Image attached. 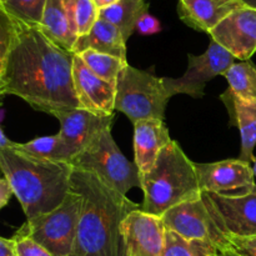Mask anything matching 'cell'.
<instances>
[{"label":"cell","mask_w":256,"mask_h":256,"mask_svg":"<svg viewBox=\"0 0 256 256\" xmlns=\"http://www.w3.org/2000/svg\"><path fill=\"white\" fill-rule=\"evenodd\" d=\"M75 54L50 40L39 28L19 22L2 82L32 109L55 116L79 108L72 82Z\"/></svg>","instance_id":"cell-1"},{"label":"cell","mask_w":256,"mask_h":256,"mask_svg":"<svg viewBox=\"0 0 256 256\" xmlns=\"http://www.w3.org/2000/svg\"><path fill=\"white\" fill-rule=\"evenodd\" d=\"M70 190L82 196V206L72 256H129L122 222L138 204L108 186L92 172L72 168Z\"/></svg>","instance_id":"cell-2"},{"label":"cell","mask_w":256,"mask_h":256,"mask_svg":"<svg viewBox=\"0 0 256 256\" xmlns=\"http://www.w3.org/2000/svg\"><path fill=\"white\" fill-rule=\"evenodd\" d=\"M0 170L28 220L56 209L70 192V162L38 159L10 148L0 149Z\"/></svg>","instance_id":"cell-3"},{"label":"cell","mask_w":256,"mask_h":256,"mask_svg":"<svg viewBox=\"0 0 256 256\" xmlns=\"http://www.w3.org/2000/svg\"><path fill=\"white\" fill-rule=\"evenodd\" d=\"M142 212L162 218L172 208L202 198L195 164L172 140L160 152L152 170L140 174Z\"/></svg>","instance_id":"cell-4"},{"label":"cell","mask_w":256,"mask_h":256,"mask_svg":"<svg viewBox=\"0 0 256 256\" xmlns=\"http://www.w3.org/2000/svg\"><path fill=\"white\" fill-rule=\"evenodd\" d=\"M115 88V110L132 124L148 119L164 120L168 102L174 96L168 78L129 64L119 74Z\"/></svg>","instance_id":"cell-5"},{"label":"cell","mask_w":256,"mask_h":256,"mask_svg":"<svg viewBox=\"0 0 256 256\" xmlns=\"http://www.w3.org/2000/svg\"><path fill=\"white\" fill-rule=\"evenodd\" d=\"M70 164L75 169L92 172L108 186L122 195H126L130 190L142 185L139 169L119 149L112 135V128L102 132Z\"/></svg>","instance_id":"cell-6"},{"label":"cell","mask_w":256,"mask_h":256,"mask_svg":"<svg viewBox=\"0 0 256 256\" xmlns=\"http://www.w3.org/2000/svg\"><path fill=\"white\" fill-rule=\"evenodd\" d=\"M82 206V196L70 190L56 209L26 220L19 232L34 239L54 256H72Z\"/></svg>","instance_id":"cell-7"},{"label":"cell","mask_w":256,"mask_h":256,"mask_svg":"<svg viewBox=\"0 0 256 256\" xmlns=\"http://www.w3.org/2000/svg\"><path fill=\"white\" fill-rule=\"evenodd\" d=\"M202 198L222 234L256 235V185L242 194L202 192Z\"/></svg>","instance_id":"cell-8"},{"label":"cell","mask_w":256,"mask_h":256,"mask_svg":"<svg viewBox=\"0 0 256 256\" xmlns=\"http://www.w3.org/2000/svg\"><path fill=\"white\" fill-rule=\"evenodd\" d=\"M235 58L218 42H210L202 55H188V69L182 78H168L174 95L186 94L195 99L204 96L205 85L234 64Z\"/></svg>","instance_id":"cell-9"},{"label":"cell","mask_w":256,"mask_h":256,"mask_svg":"<svg viewBox=\"0 0 256 256\" xmlns=\"http://www.w3.org/2000/svg\"><path fill=\"white\" fill-rule=\"evenodd\" d=\"M209 35L235 59L248 62L256 52V9L239 5Z\"/></svg>","instance_id":"cell-10"},{"label":"cell","mask_w":256,"mask_h":256,"mask_svg":"<svg viewBox=\"0 0 256 256\" xmlns=\"http://www.w3.org/2000/svg\"><path fill=\"white\" fill-rule=\"evenodd\" d=\"M202 192L242 194L255 186V175L250 162L226 159L216 162H194Z\"/></svg>","instance_id":"cell-11"},{"label":"cell","mask_w":256,"mask_h":256,"mask_svg":"<svg viewBox=\"0 0 256 256\" xmlns=\"http://www.w3.org/2000/svg\"><path fill=\"white\" fill-rule=\"evenodd\" d=\"M165 228L188 240H199L215 245L225 236L208 212L202 198L182 202L162 216Z\"/></svg>","instance_id":"cell-12"},{"label":"cell","mask_w":256,"mask_h":256,"mask_svg":"<svg viewBox=\"0 0 256 256\" xmlns=\"http://www.w3.org/2000/svg\"><path fill=\"white\" fill-rule=\"evenodd\" d=\"M165 228L162 218L136 209L122 222V232L129 256H162Z\"/></svg>","instance_id":"cell-13"},{"label":"cell","mask_w":256,"mask_h":256,"mask_svg":"<svg viewBox=\"0 0 256 256\" xmlns=\"http://www.w3.org/2000/svg\"><path fill=\"white\" fill-rule=\"evenodd\" d=\"M55 118L60 122L59 135L66 145L72 160L96 140L102 132L110 129L114 120V115L102 116L80 108L59 112Z\"/></svg>","instance_id":"cell-14"},{"label":"cell","mask_w":256,"mask_h":256,"mask_svg":"<svg viewBox=\"0 0 256 256\" xmlns=\"http://www.w3.org/2000/svg\"><path fill=\"white\" fill-rule=\"evenodd\" d=\"M72 82L80 109L89 110L102 116L114 115L115 85L96 76L76 54L72 62Z\"/></svg>","instance_id":"cell-15"},{"label":"cell","mask_w":256,"mask_h":256,"mask_svg":"<svg viewBox=\"0 0 256 256\" xmlns=\"http://www.w3.org/2000/svg\"><path fill=\"white\" fill-rule=\"evenodd\" d=\"M164 120L148 119L134 124V162L140 174L150 172L160 152L172 142Z\"/></svg>","instance_id":"cell-16"},{"label":"cell","mask_w":256,"mask_h":256,"mask_svg":"<svg viewBox=\"0 0 256 256\" xmlns=\"http://www.w3.org/2000/svg\"><path fill=\"white\" fill-rule=\"evenodd\" d=\"M226 106L230 116V124L239 128L242 135V152L239 159L246 162H254V149L256 146V102L236 96L230 89L220 96Z\"/></svg>","instance_id":"cell-17"},{"label":"cell","mask_w":256,"mask_h":256,"mask_svg":"<svg viewBox=\"0 0 256 256\" xmlns=\"http://www.w3.org/2000/svg\"><path fill=\"white\" fill-rule=\"evenodd\" d=\"M239 5V2L224 4L220 0H179L178 14L188 26L209 34Z\"/></svg>","instance_id":"cell-18"},{"label":"cell","mask_w":256,"mask_h":256,"mask_svg":"<svg viewBox=\"0 0 256 256\" xmlns=\"http://www.w3.org/2000/svg\"><path fill=\"white\" fill-rule=\"evenodd\" d=\"M84 50H94L126 60V40L122 36V32L100 18L89 34L78 38L72 52L79 54Z\"/></svg>","instance_id":"cell-19"},{"label":"cell","mask_w":256,"mask_h":256,"mask_svg":"<svg viewBox=\"0 0 256 256\" xmlns=\"http://www.w3.org/2000/svg\"><path fill=\"white\" fill-rule=\"evenodd\" d=\"M39 29L64 49L72 52L78 36L70 22L68 0H46Z\"/></svg>","instance_id":"cell-20"},{"label":"cell","mask_w":256,"mask_h":256,"mask_svg":"<svg viewBox=\"0 0 256 256\" xmlns=\"http://www.w3.org/2000/svg\"><path fill=\"white\" fill-rule=\"evenodd\" d=\"M146 12L149 4L145 0H119L116 4L100 10L99 18L116 26L128 40L135 32L138 20Z\"/></svg>","instance_id":"cell-21"},{"label":"cell","mask_w":256,"mask_h":256,"mask_svg":"<svg viewBox=\"0 0 256 256\" xmlns=\"http://www.w3.org/2000/svg\"><path fill=\"white\" fill-rule=\"evenodd\" d=\"M12 149L44 160L54 162H72V155L60 138L59 132L49 136H40L28 142H14Z\"/></svg>","instance_id":"cell-22"},{"label":"cell","mask_w":256,"mask_h":256,"mask_svg":"<svg viewBox=\"0 0 256 256\" xmlns=\"http://www.w3.org/2000/svg\"><path fill=\"white\" fill-rule=\"evenodd\" d=\"M222 76L236 96L256 102V65L250 60L232 64Z\"/></svg>","instance_id":"cell-23"},{"label":"cell","mask_w":256,"mask_h":256,"mask_svg":"<svg viewBox=\"0 0 256 256\" xmlns=\"http://www.w3.org/2000/svg\"><path fill=\"white\" fill-rule=\"evenodd\" d=\"M76 55H79L82 62L96 76L102 78V80L112 82L114 85H116L118 78H119L122 70L129 64L128 60L120 59V58L112 56L109 54L94 52V50H84Z\"/></svg>","instance_id":"cell-24"},{"label":"cell","mask_w":256,"mask_h":256,"mask_svg":"<svg viewBox=\"0 0 256 256\" xmlns=\"http://www.w3.org/2000/svg\"><path fill=\"white\" fill-rule=\"evenodd\" d=\"M70 22L78 38L89 34L99 19V12L94 0H68Z\"/></svg>","instance_id":"cell-25"},{"label":"cell","mask_w":256,"mask_h":256,"mask_svg":"<svg viewBox=\"0 0 256 256\" xmlns=\"http://www.w3.org/2000/svg\"><path fill=\"white\" fill-rule=\"evenodd\" d=\"M2 5L8 14L18 22L26 26L39 28L46 0H6Z\"/></svg>","instance_id":"cell-26"},{"label":"cell","mask_w":256,"mask_h":256,"mask_svg":"<svg viewBox=\"0 0 256 256\" xmlns=\"http://www.w3.org/2000/svg\"><path fill=\"white\" fill-rule=\"evenodd\" d=\"M212 245L199 240H188L172 230L165 232L162 256H209Z\"/></svg>","instance_id":"cell-27"},{"label":"cell","mask_w":256,"mask_h":256,"mask_svg":"<svg viewBox=\"0 0 256 256\" xmlns=\"http://www.w3.org/2000/svg\"><path fill=\"white\" fill-rule=\"evenodd\" d=\"M209 256H256V235H225L218 244L212 245Z\"/></svg>","instance_id":"cell-28"},{"label":"cell","mask_w":256,"mask_h":256,"mask_svg":"<svg viewBox=\"0 0 256 256\" xmlns=\"http://www.w3.org/2000/svg\"><path fill=\"white\" fill-rule=\"evenodd\" d=\"M19 32V22L12 19L0 4V80L5 64Z\"/></svg>","instance_id":"cell-29"},{"label":"cell","mask_w":256,"mask_h":256,"mask_svg":"<svg viewBox=\"0 0 256 256\" xmlns=\"http://www.w3.org/2000/svg\"><path fill=\"white\" fill-rule=\"evenodd\" d=\"M12 239L14 242L18 256H54L52 252H48L44 246L38 244L34 239L22 234L19 230Z\"/></svg>","instance_id":"cell-30"},{"label":"cell","mask_w":256,"mask_h":256,"mask_svg":"<svg viewBox=\"0 0 256 256\" xmlns=\"http://www.w3.org/2000/svg\"><path fill=\"white\" fill-rule=\"evenodd\" d=\"M135 32H138L142 35L158 34L159 32H162V24H160V22L154 16V15L150 14L149 12H146L140 16L139 20H138L136 26H135Z\"/></svg>","instance_id":"cell-31"},{"label":"cell","mask_w":256,"mask_h":256,"mask_svg":"<svg viewBox=\"0 0 256 256\" xmlns=\"http://www.w3.org/2000/svg\"><path fill=\"white\" fill-rule=\"evenodd\" d=\"M12 195H14V192H12V189L6 178L0 176V210L10 202Z\"/></svg>","instance_id":"cell-32"},{"label":"cell","mask_w":256,"mask_h":256,"mask_svg":"<svg viewBox=\"0 0 256 256\" xmlns=\"http://www.w3.org/2000/svg\"><path fill=\"white\" fill-rule=\"evenodd\" d=\"M0 256H18L12 239L0 236Z\"/></svg>","instance_id":"cell-33"},{"label":"cell","mask_w":256,"mask_h":256,"mask_svg":"<svg viewBox=\"0 0 256 256\" xmlns=\"http://www.w3.org/2000/svg\"><path fill=\"white\" fill-rule=\"evenodd\" d=\"M12 145H14V142H12L0 128V149H10Z\"/></svg>","instance_id":"cell-34"},{"label":"cell","mask_w":256,"mask_h":256,"mask_svg":"<svg viewBox=\"0 0 256 256\" xmlns=\"http://www.w3.org/2000/svg\"><path fill=\"white\" fill-rule=\"evenodd\" d=\"M118 2H119V0H94L95 5H96V8L99 10L106 9V8H109V6H112V5L116 4Z\"/></svg>","instance_id":"cell-35"},{"label":"cell","mask_w":256,"mask_h":256,"mask_svg":"<svg viewBox=\"0 0 256 256\" xmlns=\"http://www.w3.org/2000/svg\"><path fill=\"white\" fill-rule=\"evenodd\" d=\"M240 5L248 8H252V9H256V0H236Z\"/></svg>","instance_id":"cell-36"},{"label":"cell","mask_w":256,"mask_h":256,"mask_svg":"<svg viewBox=\"0 0 256 256\" xmlns=\"http://www.w3.org/2000/svg\"><path fill=\"white\" fill-rule=\"evenodd\" d=\"M5 95H6V92H5V86H4V84H2V80H0V106L2 105V99H4Z\"/></svg>","instance_id":"cell-37"},{"label":"cell","mask_w":256,"mask_h":256,"mask_svg":"<svg viewBox=\"0 0 256 256\" xmlns=\"http://www.w3.org/2000/svg\"><path fill=\"white\" fill-rule=\"evenodd\" d=\"M222 2H224V4H236V0H220Z\"/></svg>","instance_id":"cell-38"},{"label":"cell","mask_w":256,"mask_h":256,"mask_svg":"<svg viewBox=\"0 0 256 256\" xmlns=\"http://www.w3.org/2000/svg\"><path fill=\"white\" fill-rule=\"evenodd\" d=\"M252 170H254V175H255V178H256V160L254 162V166H252Z\"/></svg>","instance_id":"cell-39"},{"label":"cell","mask_w":256,"mask_h":256,"mask_svg":"<svg viewBox=\"0 0 256 256\" xmlns=\"http://www.w3.org/2000/svg\"><path fill=\"white\" fill-rule=\"evenodd\" d=\"M2 116H4V112H2V110H0V122H2Z\"/></svg>","instance_id":"cell-40"},{"label":"cell","mask_w":256,"mask_h":256,"mask_svg":"<svg viewBox=\"0 0 256 256\" xmlns=\"http://www.w3.org/2000/svg\"><path fill=\"white\" fill-rule=\"evenodd\" d=\"M5 2H6V0H0V4H4Z\"/></svg>","instance_id":"cell-41"}]
</instances>
